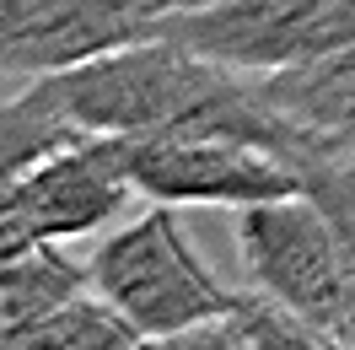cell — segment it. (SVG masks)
<instances>
[{
  "mask_svg": "<svg viewBox=\"0 0 355 350\" xmlns=\"http://www.w3.org/2000/svg\"><path fill=\"white\" fill-rule=\"evenodd\" d=\"M65 113L92 135H232L269 151L291 156L307 173L318 151L307 135L291 124L259 87V76L232 70L178 38H135L124 49H108L97 60L44 76Z\"/></svg>",
  "mask_w": 355,
  "mask_h": 350,
  "instance_id": "1",
  "label": "cell"
},
{
  "mask_svg": "<svg viewBox=\"0 0 355 350\" xmlns=\"http://www.w3.org/2000/svg\"><path fill=\"white\" fill-rule=\"evenodd\" d=\"M92 291L113 302L146 345H183L205 324L226 318L243 291L194 253V242L178 226V205L151 199L135 221H119L87 259Z\"/></svg>",
  "mask_w": 355,
  "mask_h": 350,
  "instance_id": "2",
  "label": "cell"
},
{
  "mask_svg": "<svg viewBox=\"0 0 355 350\" xmlns=\"http://www.w3.org/2000/svg\"><path fill=\"white\" fill-rule=\"evenodd\" d=\"M237 259L248 285L291 307L323 345H355V259L312 194L237 210Z\"/></svg>",
  "mask_w": 355,
  "mask_h": 350,
  "instance_id": "3",
  "label": "cell"
},
{
  "mask_svg": "<svg viewBox=\"0 0 355 350\" xmlns=\"http://www.w3.org/2000/svg\"><path fill=\"white\" fill-rule=\"evenodd\" d=\"M135 199L124 135H81L0 189V264L49 242L97 238Z\"/></svg>",
  "mask_w": 355,
  "mask_h": 350,
  "instance_id": "4",
  "label": "cell"
},
{
  "mask_svg": "<svg viewBox=\"0 0 355 350\" xmlns=\"http://www.w3.org/2000/svg\"><path fill=\"white\" fill-rule=\"evenodd\" d=\"M162 38L200 49L248 76L323 60L355 44V0H210L194 11L156 17Z\"/></svg>",
  "mask_w": 355,
  "mask_h": 350,
  "instance_id": "5",
  "label": "cell"
},
{
  "mask_svg": "<svg viewBox=\"0 0 355 350\" xmlns=\"http://www.w3.org/2000/svg\"><path fill=\"white\" fill-rule=\"evenodd\" d=\"M130 146L135 194L162 205H264V199L307 194V173L291 156L232 140V135H140Z\"/></svg>",
  "mask_w": 355,
  "mask_h": 350,
  "instance_id": "6",
  "label": "cell"
},
{
  "mask_svg": "<svg viewBox=\"0 0 355 350\" xmlns=\"http://www.w3.org/2000/svg\"><path fill=\"white\" fill-rule=\"evenodd\" d=\"M151 33L146 0H0V76L44 81Z\"/></svg>",
  "mask_w": 355,
  "mask_h": 350,
  "instance_id": "7",
  "label": "cell"
},
{
  "mask_svg": "<svg viewBox=\"0 0 355 350\" xmlns=\"http://www.w3.org/2000/svg\"><path fill=\"white\" fill-rule=\"evenodd\" d=\"M259 87L318 151L355 156V44L307 65L259 76Z\"/></svg>",
  "mask_w": 355,
  "mask_h": 350,
  "instance_id": "8",
  "label": "cell"
},
{
  "mask_svg": "<svg viewBox=\"0 0 355 350\" xmlns=\"http://www.w3.org/2000/svg\"><path fill=\"white\" fill-rule=\"evenodd\" d=\"M81 291H92L87 264L65 259L60 242L6 259L0 264V350H33L38 328Z\"/></svg>",
  "mask_w": 355,
  "mask_h": 350,
  "instance_id": "9",
  "label": "cell"
},
{
  "mask_svg": "<svg viewBox=\"0 0 355 350\" xmlns=\"http://www.w3.org/2000/svg\"><path fill=\"white\" fill-rule=\"evenodd\" d=\"M81 135L92 130H81L70 119L49 81H22L11 97H0V189H11L44 156H54L60 146L81 140Z\"/></svg>",
  "mask_w": 355,
  "mask_h": 350,
  "instance_id": "10",
  "label": "cell"
},
{
  "mask_svg": "<svg viewBox=\"0 0 355 350\" xmlns=\"http://www.w3.org/2000/svg\"><path fill=\"white\" fill-rule=\"evenodd\" d=\"M183 345H226V350H264V345H323L318 328H307L291 307H280L264 291H243L237 307L205 324L200 334H189Z\"/></svg>",
  "mask_w": 355,
  "mask_h": 350,
  "instance_id": "11",
  "label": "cell"
},
{
  "mask_svg": "<svg viewBox=\"0 0 355 350\" xmlns=\"http://www.w3.org/2000/svg\"><path fill=\"white\" fill-rule=\"evenodd\" d=\"M151 17H167V11H194V6H210V0H146Z\"/></svg>",
  "mask_w": 355,
  "mask_h": 350,
  "instance_id": "12",
  "label": "cell"
}]
</instances>
